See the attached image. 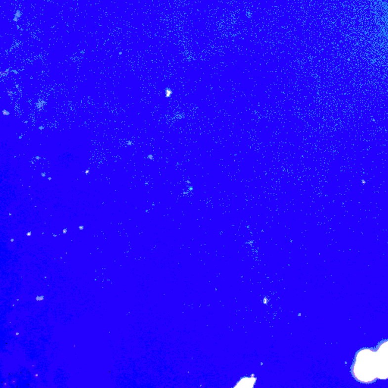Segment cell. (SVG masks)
Segmentation results:
<instances>
[{
    "label": "cell",
    "mask_w": 388,
    "mask_h": 388,
    "mask_svg": "<svg viewBox=\"0 0 388 388\" xmlns=\"http://www.w3.org/2000/svg\"><path fill=\"white\" fill-rule=\"evenodd\" d=\"M256 382L257 378L254 377V375H251L250 377L243 378L239 381L235 385V388H254Z\"/></svg>",
    "instance_id": "6da1fadb"
}]
</instances>
